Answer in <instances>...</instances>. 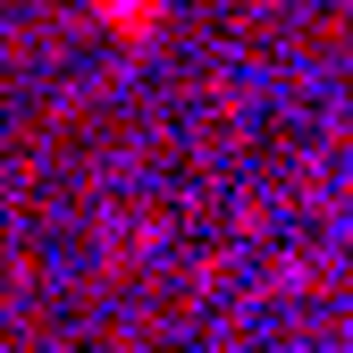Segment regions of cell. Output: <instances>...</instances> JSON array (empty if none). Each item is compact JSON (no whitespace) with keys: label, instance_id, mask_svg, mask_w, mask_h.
<instances>
[{"label":"cell","instance_id":"obj_1","mask_svg":"<svg viewBox=\"0 0 353 353\" xmlns=\"http://www.w3.org/2000/svg\"><path fill=\"white\" fill-rule=\"evenodd\" d=\"M84 9H93L110 34H126V42H143V34L160 26V0H84Z\"/></svg>","mask_w":353,"mask_h":353}]
</instances>
